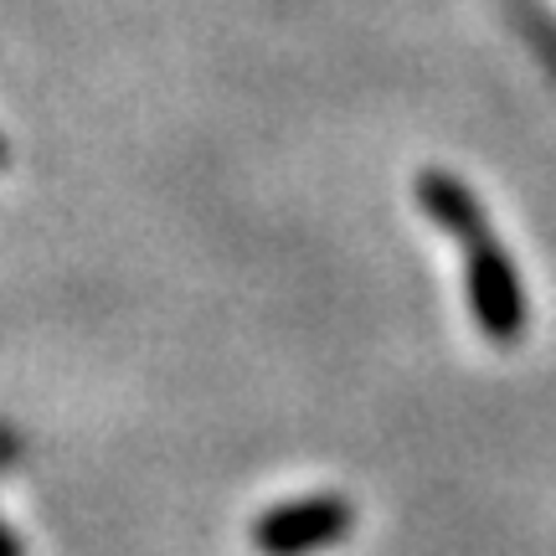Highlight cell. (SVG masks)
I'll use <instances>...</instances> for the list:
<instances>
[{
    "instance_id": "cell-1",
    "label": "cell",
    "mask_w": 556,
    "mask_h": 556,
    "mask_svg": "<svg viewBox=\"0 0 556 556\" xmlns=\"http://www.w3.org/2000/svg\"><path fill=\"white\" fill-rule=\"evenodd\" d=\"M464 289H469V315H475L479 336L495 345H516L526 336V283L510 258V248L495 232H479L475 242H464Z\"/></svg>"
},
{
    "instance_id": "cell-4",
    "label": "cell",
    "mask_w": 556,
    "mask_h": 556,
    "mask_svg": "<svg viewBox=\"0 0 556 556\" xmlns=\"http://www.w3.org/2000/svg\"><path fill=\"white\" fill-rule=\"evenodd\" d=\"M0 556H21V536L5 526V520H0Z\"/></svg>"
},
{
    "instance_id": "cell-2",
    "label": "cell",
    "mask_w": 556,
    "mask_h": 556,
    "mask_svg": "<svg viewBox=\"0 0 556 556\" xmlns=\"http://www.w3.org/2000/svg\"><path fill=\"white\" fill-rule=\"evenodd\" d=\"M351 526H356V510L345 495H299L263 510L253 526V546L268 556L319 552V546H336L351 536Z\"/></svg>"
},
{
    "instance_id": "cell-5",
    "label": "cell",
    "mask_w": 556,
    "mask_h": 556,
    "mask_svg": "<svg viewBox=\"0 0 556 556\" xmlns=\"http://www.w3.org/2000/svg\"><path fill=\"white\" fill-rule=\"evenodd\" d=\"M11 165V144H5V135H0V170Z\"/></svg>"
},
{
    "instance_id": "cell-3",
    "label": "cell",
    "mask_w": 556,
    "mask_h": 556,
    "mask_svg": "<svg viewBox=\"0 0 556 556\" xmlns=\"http://www.w3.org/2000/svg\"><path fill=\"white\" fill-rule=\"evenodd\" d=\"M413 197L438 232H448L454 242H475L479 232H490V217H484V206H479L475 186L458 180L454 170H422V176L413 180Z\"/></svg>"
}]
</instances>
